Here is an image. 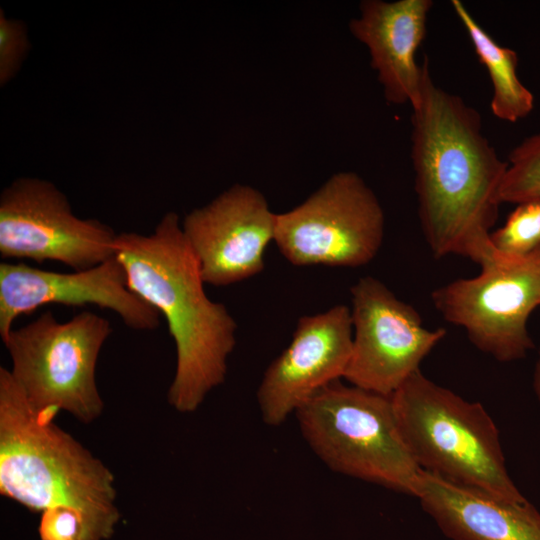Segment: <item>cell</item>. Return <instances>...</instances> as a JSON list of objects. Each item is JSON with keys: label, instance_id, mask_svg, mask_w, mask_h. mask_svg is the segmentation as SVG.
<instances>
[{"label": "cell", "instance_id": "2", "mask_svg": "<svg viewBox=\"0 0 540 540\" xmlns=\"http://www.w3.org/2000/svg\"><path fill=\"white\" fill-rule=\"evenodd\" d=\"M114 249L128 287L164 315L175 342L176 371L168 401L179 412H194L225 380L237 323L225 305L207 296L175 212L166 213L149 235L118 234Z\"/></svg>", "mask_w": 540, "mask_h": 540}, {"label": "cell", "instance_id": "1", "mask_svg": "<svg viewBox=\"0 0 540 540\" xmlns=\"http://www.w3.org/2000/svg\"><path fill=\"white\" fill-rule=\"evenodd\" d=\"M412 110L418 215L431 254L466 257L480 267L494 261L491 230L508 162L483 134L478 111L434 83L427 59Z\"/></svg>", "mask_w": 540, "mask_h": 540}, {"label": "cell", "instance_id": "8", "mask_svg": "<svg viewBox=\"0 0 540 540\" xmlns=\"http://www.w3.org/2000/svg\"><path fill=\"white\" fill-rule=\"evenodd\" d=\"M431 300L478 350L499 362L523 359L534 348L528 320L540 306V246L522 257L499 253L477 276L433 290Z\"/></svg>", "mask_w": 540, "mask_h": 540}, {"label": "cell", "instance_id": "5", "mask_svg": "<svg viewBox=\"0 0 540 540\" xmlns=\"http://www.w3.org/2000/svg\"><path fill=\"white\" fill-rule=\"evenodd\" d=\"M300 431L332 471L414 496L421 473L390 396L335 381L295 413Z\"/></svg>", "mask_w": 540, "mask_h": 540}, {"label": "cell", "instance_id": "14", "mask_svg": "<svg viewBox=\"0 0 540 540\" xmlns=\"http://www.w3.org/2000/svg\"><path fill=\"white\" fill-rule=\"evenodd\" d=\"M432 6V0H365L360 15L350 21L349 29L368 48L372 68L391 104L409 103L413 108L419 102L424 63L416 62V53Z\"/></svg>", "mask_w": 540, "mask_h": 540}, {"label": "cell", "instance_id": "17", "mask_svg": "<svg viewBox=\"0 0 540 540\" xmlns=\"http://www.w3.org/2000/svg\"><path fill=\"white\" fill-rule=\"evenodd\" d=\"M501 188V203L540 199V132L516 146L508 156Z\"/></svg>", "mask_w": 540, "mask_h": 540}, {"label": "cell", "instance_id": "15", "mask_svg": "<svg viewBox=\"0 0 540 540\" xmlns=\"http://www.w3.org/2000/svg\"><path fill=\"white\" fill-rule=\"evenodd\" d=\"M414 496L452 540H540V512L421 471Z\"/></svg>", "mask_w": 540, "mask_h": 540}, {"label": "cell", "instance_id": "10", "mask_svg": "<svg viewBox=\"0 0 540 540\" xmlns=\"http://www.w3.org/2000/svg\"><path fill=\"white\" fill-rule=\"evenodd\" d=\"M353 342L343 376L351 385L391 396L445 337L430 330L418 311L380 280L360 278L351 287Z\"/></svg>", "mask_w": 540, "mask_h": 540}, {"label": "cell", "instance_id": "20", "mask_svg": "<svg viewBox=\"0 0 540 540\" xmlns=\"http://www.w3.org/2000/svg\"><path fill=\"white\" fill-rule=\"evenodd\" d=\"M28 48L25 29L20 22L0 12V82L10 80L20 66Z\"/></svg>", "mask_w": 540, "mask_h": 540}, {"label": "cell", "instance_id": "3", "mask_svg": "<svg viewBox=\"0 0 540 540\" xmlns=\"http://www.w3.org/2000/svg\"><path fill=\"white\" fill-rule=\"evenodd\" d=\"M28 404L10 370L0 367V493L33 512H79L91 540H108L120 519L112 472Z\"/></svg>", "mask_w": 540, "mask_h": 540}, {"label": "cell", "instance_id": "12", "mask_svg": "<svg viewBox=\"0 0 540 540\" xmlns=\"http://www.w3.org/2000/svg\"><path fill=\"white\" fill-rule=\"evenodd\" d=\"M46 304L109 309L135 330H154L160 325V312L128 287L126 271L116 256L71 273L43 270L23 262L0 263L2 341L13 330L16 318Z\"/></svg>", "mask_w": 540, "mask_h": 540}, {"label": "cell", "instance_id": "11", "mask_svg": "<svg viewBox=\"0 0 540 540\" xmlns=\"http://www.w3.org/2000/svg\"><path fill=\"white\" fill-rule=\"evenodd\" d=\"M276 217L260 191L242 184L189 212L182 230L205 284L228 286L259 274Z\"/></svg>", "mask_w": 540, "mask_h": 540}, {"label": "cell", "instance_id": "9", "mask_svg": "<svg viewBox=\"0 0 540 540\" xmlns=\"http://www.w3.org/2000/svg\"><path fill=\"white\" fill-rule=\"evenodd\" d=\"M118 234L96 219L73 214L51 182L22 178L0 197V255L4 259L57 261L82 271L115 256Z\"/></svg>", "mask_w": 540, "mask_h": 540}, {"label": "cell", "instance_id": "21", "mask_svg": "<svg viewBox=\"0 0 540 540\" xmlns=\"http://www.w3.org/2000/svg\"><path fill=\"white\" fill-rule=\"evenodd\" d=\"M533 389L538 400L540 401V346L538 351V359L533 373Z\"/></svg>", "mask_w": 540, "mask_h": 540}, {"label": "cell", "instance_id": "18", "mask_svg": "<svg viewBox=\"0 0 540 540\" xmlns=\"http://www.w3.org/2000/svg\"><path fill=\"white\" fill-rule=\"evenodd\" d=\"M491 241L507 257H522L539 247L540 199L517 204L505 224L491 233Z\"/></svg>", "mask_w": 540, "mask_h": 540}, {"label": "cell", "instance_id": "16", "mask_svg": "<svg viewBox=\"0 0 540 540\" xmlns=\"http://www.w3.org/2000/svg\"><path fill=\"white\" fill-rule=\"evenodd\" d=\"M451 5L490 76L493 87L490 107L493 115L512 123L527 117L534 107V97L518 78L516 52L495 42L461 1L452 0Z\"/></svg>", "mask_w": 540, "mask_h": 540}, {"label": "cell", "instance_id": "4", "mask_svg": "<svg viewBox=\"0 0 540 540\" xmlns=\"http://www.w3.org/2000/svg\"><path fill=\"white\" fill-rule=\"evenodd\" d=\"M390 397L421 470L504 500L526 499L508 474L499 430L481 403L436 384L420 369Z\"/></svg>", "mask_w": 540, "mask_h": 540}, {"label": "cell", "instance_id": "6", "mask_svg": "<svg viewBox=\"0 0 540 540\" xmlns=\"http://www.w3.org/2000/svg\"><path fill=\"white\" fill-rule=\"evenodd\" d=\"M111 332L110 322L91 311L66 322L46 311L13 329L3 343L11 375L30 407L53 417L64 410L84 424L98 418L104 403L96 385V363Z\"/></svg>", "mask_w": 540, "mask_h": 540}, {"label": "cell", "instance_id": "7", "mask_svg": "<svg viewBox=\"0 0 540 540\" xmlns=\"http://www.w3.org/2000/svg\"><path fill=\"white\" fill-rule=\"evenodd\" d=\"M383 208L357 173L333 174L305 201L276 217L274 242L296 266L359 267L384 239Z\"/></svg>", "mask_w": 540, "mask_h": 540}, {"label": "cell", "instance_id": "19", "mask_svg": "<svg viewBox=\"0 0 540 540\" xmlns=\"http://www.w3.org/2000/svg\"><path fill=\"white\" fill-rule=\"evenodd\" d=\"M40 540H91L83 516L67 507H54L41 513Z\"/></svg>", "mask_w": 540, "mask_h": 540}, {"label": "cell", "instance_id": "13", "mask_svg": "<svg viewBox=\"0 0 540 540\" xmlns=\"http://www.w3.org/2000/svg\"><path fill=\"white\" fill-rule=\"evenodd\" d=\"M352 342L351 309L346 305L299 318L290 344L268 366L258 387L263 421L281 425L319 391L343 378Z\"/></svg>", "mask_w": 540, "mask_h": 540}]
</instances>
